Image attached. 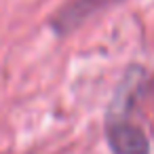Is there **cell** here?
<instances>
[{"label":"cell","mask_w":154,"mask_h":154,"mask_svg":"<svg viewBox=\"0 0 154 154\" xmlns=\"http://www.w3.org/2000/svg\"><path fill=\"white\" fill-rule=\"evenodd\" d=\"M133 74H135L133 80L127 74L106 116V139L114 154H150V137L143 131V127L137 125L131 116L135 93L143 85L141 80L143 72L133 70Z\"/></svg>","instance_id":"obj_1"},{"label":"cell","mask_w":154,"mask_h":154,"mask_svg":"<svg viewBox=\"0 0 154 154\" xmlns=\"http://www.w3.org/2000/svg\"><path fill=\"white\" fill-rule=\"evenodd\" d=\"M110 2H114V0H76V2H70L53 17V28H57L63 34V32L76 28L80 21H85L97 9L108 7Z\"/></svg>","instance_id":"obj_2"}]
</instances>
